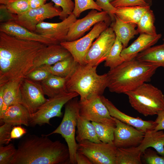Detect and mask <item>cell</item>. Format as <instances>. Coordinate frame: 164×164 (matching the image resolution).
<instances>
[{"label":"cell","instance_id":"cell-1","mask_svg":"<svg viewBox=\"0 0 164 164\" xmlns=\"http://www.w3.org/2000/svg\"><path fill=\"white\" fill-rule=\"evenodd\" d=\"M47 46L39 42L17 39L0 32V86L25 78L38 52Z\"/></svg>","mask_w":164,"mask_h":164},{"label":"cell","instance_id":"cell-2","mask_svg":"<svg viewBox=\"0 0 164 164\" xmlns=\"http://www.w3.org/2000/svg\"><path fill=\"white\" fill-rule=\"evenodd\" d=\"M16 149L10 164H70L67 146L45 135L26 134L19 140Z\"/></svg>","mask_w":164,"mask_h":164},{"label":"cell","instance_id":"cell-3","mask_svg":"<svg viewBox=\"0 0 164 164\" xmlns=\"http://www.w3.org/2000/svg\"><path fill=\"white\" fill-rule=\"evenodd\" d=\"M159 67L135 58L125 61L107 73V87L111 92L125 94L150 81Z\"/></svg>","mask_w":164,"mask_h":164},{"label":"cell","instance_id":"cell-4","mask_svg":"<svg viewBox=\"0 0 164 164\" xmlns=\"http://www.w3.org/2000/svg\"><path fill=\"white\" fill-rule=\"evenodd\" d=\"M97 67L78 64L73 73L67 77L66 92L77 93L80 96V101L102 95L108 87V75L107 73L98 74Z\"/></svg>","mask_w":164,"mask_h":164},{"label":"cell","instance_id":"cell-5","mask_svg":"<svg viewBox=\"0 0 164 164\" xmlns=\"http://www.w3.org/2000/svg\"><path fill=\"white\" fill-rule=\"evenodd\" d=\"M125 94L131 106L145 116L157 114L164 110V95L160 89L151 84L145 83Z\"/></svg>","mask_w":164,"mask_h":164},{"label":"cell","instance_id":"cell-6","mask_svg":"<svg viewBox=\"0 0 164 164\" xmlns=\"http://www.w3.org/2000/svg\"><path fill=\"white\" fill-rule=\"evenodd\" d=\"M79 111V101L77 97L68 101L65 105L64 113L60 125L48 135L58 134L64 138L68 147L70 155V164H76V154L78 143L75 138L76 128L77 125V116Z\"/></svg>","mask_w":164,"mask_h":164},{"label":"cell","instance_id":"cell-7","mask_svg":"<svg viewBox=\"0 0 164 164\" xmlns=\"http://www.w3.org/2000/svg\"><path fill=\"white\" fill-rule=\"evenodd\" d=\"M79 95L76 92H65L49 98L35 113L30 114L29 126L50 125V119L55 117H61L63 106L69 101Z\"/></svg>","mask_w":164,"mask_h":164},{"label":"cell","instance_id":"cell-8","mask_svg":"<svg viewBox=\"0 0 164 164\" xmlns=\"http://www.w3.org/2000/svg\"><path fill=\"white\" fill-rule=\"evenodd\" d=\"M110 25V23L104 21L99 22L94 26L91 30L83 37L75 41H63L60 44L70 53L79 64L85 65L86 54L94 40Z\"/></svg>","mask_w":164,"mask_h":164},{"label":"cell","instance_id":"cell-9","mask_svg":"<svg viewBox=\"0 0 164 164\" xmlns=\"http://www.w3.org/2000/svg\"><path fill=\"white\" fill-rule=\"evenodd\" d=\"M117 148L113 142L97 143L86 140L78 143L77 150L92 164H115Z\"/></svg>","mask_w":164,"mask_h":164},{"label":"cell","instance_id":"cell-10","mask_svg":"<svg viewBox=\"0 0 164 164\" xmlns=\"http://www.w3.org/2000/svg\"><path fill=\"white\" fill-rule=\"evenodd\" d=\"M101 96H94L84 100L79 101V114L91 122L115 126L114 118L101 100Z\"/></svg>","mask_w":164,"mask_h":164},{"label":"cell","instance_id":"cell-11","mask_svg":"<svg viewBox=\"0 0 164 164\" xmlns=\"http://www.w3.org/2000/svg\"><path fill=\"white\" fill-rule=\"evenodd\" d=\"M116 36L112 28L108 27L93 42L86 56V64L97 67L106 59Z\"/></svg>","mask_w":164,"mask_h":164},{"label":"cell","instance_id":"cell-12","mask_svg":"<svg viewBox=\"0 0 164 164\" xmlns=\"http://www.w3.org/2000/svg\"><path fill=\"white\" fill-rule=\"evenodd\" d=\"M62 9L56 7L52 2L37 8L30 9L25 13L17 15L15 22L32 32H35L36 26L46 19L59 16Z\"/></svg>","mask_w":164,"mask_h":164},{"label":"cell","instance_id":"cell-13","mask_svg":"<svg viewBox=\"0 0 164 164\" xmlns=\"http://www.w3.org/2000/svg\"><path fill=\"white\" fill-rule=\"evenodd\" d=\"M104 21L111 24L110 17L107 12L92 9L84 17L76 19L71 25L67 33L66 41H72L81 38L93 26Z\"/></svg>","mask_w":164,"mask_h":164},{"label":"cell","instance_id":"cell-14","mask_svg":"<svg viewBox=\"0 0 164 164\" xmlns=\"http://www.w3.org/2000/svg\"><path fill=\"white\" fill-rule=\"evenodd\" d=\"M22 104L30 114L35 113L47 100L40 83L24 78L21 85Z\"/></svg>","mask_w":164,"mask_h":164},{"label":"cell","instance_id":"cell-15","mask_svg":"<svg viewBox=\"0 0 164 164\" xmlns=\"http://www.w3.org/2000/svg\"><path fill=\"white\" fill-rule=\"evenodd\" d=\"M77 18L71 13L67 18L59 23L43 22L36 26L35 32L49 39L56 44L66 41L69 28Z\"/></svg>","mask_w":164,"mask_h":164},{"label":"cell","instance_id":"cell-16","mask_svg":"<svg viewBox=\"0 0 164 164\" xmlns=\"http://www.w3.org/2000/svg\"><path fill=\"white\" fill-rule=\"evenodd\" d=\"M114 118V117H113ZM115 122L113 142L117 148H128L138 146L145 133L114 118Z\"/></svg>","mask_w":164,"mask_h":164},{"label":"cell","instance_id":"cell-17","mask_svg":"<svg viewBox=\"0 0 164 164\" xmlns=\"http://www.w3.org/2000/svg\"><path fill=\"white\" fill-rule=\"evenodd\" d=\"M72 56L70 53L60 44L46 46L37 53L33 66L28 73L41 66L52 65Z\"/></svg>","mask_w":164,"mask_h":164},{"label":"cell","instance_id":"cell-18","mask_svg":"<svg viewBox=\"0 0 164 164\" xmlns=\"http://www.w3.org/2000/svg\"><path fill=\"white\" fill-rule=\"evenodd\" d=\"M0 32L18 39L38 42L47 46L57 44L49 39L31 31L14 21L1 23Z\"/></svg>","mask_w":164,"mask_h":164},{"label":"cell","instance_id":"cell-19","mask_svg":"<svg viewBox=\"0 0 164 164\" xmlns=\"http://www.w3.org/2000/svg\"><path fill=\"white\" fill-rule=\"evenodd\" d=\"M101 97L107 108L111 116L121 121L144 133L149 129H154L156 126V124L155 121H145L138 117L135 118L129 116L120 111L111 101L104 96L102 95Z\"/></svg>","mask_w":164,"mask_h":164},{"label":"cell","instance_id":"cell-20","mask_svg":"<svg viewBox=\"0 0 164 164\" xmlns=\"http://www.w3.org/2000/svg\"><path fill=\"white\" fill-rule=\"evenodd\" d=\"M161 37V34L151 36L140 33L129 46L123 49L121 56L125 61L132 60L135 58L139 53L155 44Z\"/></svg>","mask_w":164,"mask_h":164},{"label":"cell","instance_id":"cell-21","mask_svg":"<svg viewBox=\"0 0 164 164\" xmlns=\"http://www.w3.org/2000/svg\"><path fill=\"white\" fill-rule=\"evenodd\" d=\"M30 114L22 104L9 106L0 116V122L10 124L13 126L23 125L29 126Z\"/></svg>","mask_w":164,"mask_h":164},{"label":"cell","instance_id":"cell-22","mask_svg":"<svg viewBox=\"0 0 164 164\" xmlns=\"http://www.w3.org/2000/svg\"><path fill=\"white\" fill-rule=\"evenodd\" d=\"M116 37L122 43L123 49L127 47L131 39L138 34L135 28L136 24L123 21L115 16V21L111 24Z\"/></svg>","mask_w":164,"mask_h":164},{"label":"cell","instance_id":"cell-23","mask_svg":"<svg viewBox=\"0 0 164 164\" xmlns=\"http://www.w3.org/2000/svg\"><path fill=\"white\" fill-rule=\"evenodd\" d=\"M23 79L19 78L13 80L4 85V106L0 116L9 106L18 104H22L21 87Z\"/></svg>","mask_w":164,"mask_h":164},{"label":"cell","instance_id":"cell-24","mask_svg":"<svg viewBox=\"0 0 164 164\" xmlns=\"http://www.w3.org/2000/svg\"><path fill=\"white\" fill-rule=\"evenodd\" d=\"M138 146L143 153L147 149L152 147L158 153L164 156V132L162 130L156 131L154 129L147 130Z\"/></svg>","mask_w":164,"mask_h":164},{"label":"cell","instance_id":"cell-25","mask_svg":"<svg viewBox=\"0 0 164 164\" xmlns=\"http://www.w3.org/2000/svg\"><path fill=\"white\" fill-rule=\"evenodd\" d=\"M77 128L75 138L78 143L86 140L97 143L102 142L98 139L95 127L92 122L81 116L79 111L77 116Z\"/></svg>","mask_w":164,"mask_h":164},{"label":"cell","instance_id":"cell-26","mask_svg":"<svg viewBox=\"0 0 164 164\" xmlns=\"http://www.w3.org/2000/svg\"><path fill=\"white\" fill-rule=\"evenodd\" d=\"M78 64L72 56L52 65H43L39 67L52 75L67 78L73 73Z\"/></svg>","mask_w":164,"mask_h":164},{"label":"cell","instance_id":"cell-27","mask_svg":"<svg viewBox=\"0 0 164 164\" xmlns=\"http://www.w3.org/2000/svg\"><path fill=\"white\" fill-rule=\"evenodd\" d=\"M142 62L155 64L164 68V42L151 46L139 53L135 57Z\"/></svg>","mask_w":164,"mask_h":164},{"label":"cell","instance_id":"cell-28","mask_svg":"<svg viewBox=\"0 0 164 164\" xmlns=\"http://www.w3.org/2000/svg\"><path fill=\"white\" fill-rule=\"evenodd\" d=\"M116 8L115 15L124 22L137 24L140 18L150 6H124Z\"/></svg>","mask_w":164,"mask_h":164},{"label":"cell","instance_id":"cell-29","mask_svg":"<svg viewBox=\"0 0 164 164\" xmlns=\"http://www.w3.org/2000/svg\"><path fill=\"white\" fill-rule=\"evenodd\" d=\"M67 79L66 77L51 74L40 83L44 94L50 98L66 92V83Z\"/></svg>","mask_w":164,"mask_h":164},{"label":"cell","instance_id":"cell-30","mask_svg":"<svg viewBox=\"0 0 164 164\" xmlns=\"http://www.w3.org/2000/svg\"><path fill=\"white\" fill-rule=\"evenodd\" d=\"M142 152L138 146L117 148L115 164H141Z\"/></svg>","mask_w":164,"mask_h":164},{"label":"cell","instance_id":"cell-31","mask_svg":"<svg viewBox=\"0 0 164 164\" xmlns=\"http://www.w3.org/2000/svg\"><path fill=\"white\" fill-rule=\"evenodd\" d=\"M155 20L153 11L150 9L143 14L137 24L136 29L138 33L157 35L158 34L154 25Z\"/></svg>","mask_w":164,"mask_h":164},{"label":"cell","instance_id":"cell-32","mask_svg":"<svg viewBox=\"0 0 164 164\" xmlns=\"http://www.w3.org/2000/svg\"><path fill=\"white\" fill-rule=\"evenodd\" d=\"M123 49L122 43L116 37L115 42L105 61L104 66L112 69L124 62V60L121 56Z\"/></svg>","mask_w":164,"mask_h":164},{"label":"cell","instance_id":"cell-33","mask_svg":"<svg viewBox=\"0 0 164 164\" xmlns=\"http://www.w3.org/2000/svg\"><path fill=\"white\" fill-rule=\"evenodd\" d=\"M92 122L95 127L97 136L101 142L104 143L113 142L115 126L101 123Z\"/></svg>","mask_w":164,"mask_h":164},{"label":"cell","instance_id":"cell-34","mask_svg":"<svg viewBox=\"0 0 164 164\" xmlns=\"http://www.w3.org/2000/svg\"><path fill=\"white\" fill-rule=\"evenodd\" d=\"M88 9L101 11L102 9L94 0H74V7L72 13L77 17H79L83 12Z\"/></svg>","mask_w":164,"mask_h":164},{"label":"cell","instance_id":"cell-35","mask_svg":"<svg viewBox=\"0 0 164 164\" xmlns=\"http://www.w3.org/2000/svg\"><path fill=\"white\" fill-rule=\"evenodd\" d=\"M55 6L62 8L59 19L63 21L72 13L74 7V3L72 0H51Z\"/></svg>","mask_w":164,"mask_h":164},{"label":"cell","instance_id":"cell-36","mask_svg":"<svg viewBox=\"0 0 164 164\" xmlns=\"http://www.w3.org/2000/svg\"><path fill=\"white\" fill-rule=\"evenodd\" d=\"M0 145V164H10L15 154L17 149L12 143Z\"/></svg>","mask_w":164,"mask_h":164},{"label":"cell","instance_id":"cell-37","mask_svg":"<svg viewBox=\"0 0 164 164\" xmlns=\"http://www.w3.org/2000/svg\"><path fill=\"white\" fill-rule=\"evenodd\" d=\"M6 5L10 12L17 15H22L30 9L28 0H17Z\"/></svg>","mask_w":164,"mask_h":164},{"label":"cell","instance_id":"cell-38","mask_svg":"<svg viewBox=\"0 0 164 164\" xmlns=\"http://www.w3.org/2000/svg\"><path fill=\"white\" fill-rule=\"evenodd\" d=\"M51 75L48 71L39 67L28 73L25 78L35 82L40 83Z\"/></svg>","mask_w":164,"mask_h":164},{"label":"cell","instance_id":"cell-39","mask_svg":"<svg viewBox=\"0 0 164 164\" xmlns=\"http://www.w3.org/2000/svg\"><path fill=\"white\" fill-rule=\"evenodd\" d=\"M143 158L148 164H164V156H159L157 152L150 149H147L142 153Z\"/></svg>","mask_w":164,"mask_h":164},{"label":"cell","instance_id":"cell-40","mask_svg":"<svg viewBox=\"0 0 164 164\" xmlns=\"http://www.w3.org/2000/svg\"><path fill=\"white\" fill-rule=\"evenodd\" d=\"M111 4L115 8L135 6H150L145 0H113L111 2Z\"/></svg>","mask_w":164,"mask_h":164},{"label":"cell","instance_id":"cell-41","mask_svg":"<svg viewBox=\"0 0 164 164\" xmlns=\"http://www.w3.org/2000/svg\"><path fill=\"white\" fill-rule=\"evenodd\" d=\"M113 0H96L95 2L103 11L108 12L111 17V23L115 20V13L116 8L111 4Z\"/></svg>","mask_w":164,"mask_h":164},{"label":"cell","instance_id":"cell-42","mask_svg":"<svg viewBox=\"0 0 164 164\" xmlns=\"http://www.w3.org/2000/svg\"><path fill=\"white\" fill-rule=\"evenodd\" d=\"M12 125L4 123L0 126V145H7L9 143L10 134L13 128Z\"/></svg>","mask_w":164,"mask_h":164},{"label":"cell","instance_id":"cell-43","mask_svg":"<svg viewBox=\"0 0 164 164\" xmlns=\"http://www.w3.org/2000/svg\"><path fill=\"white\" fill-rule=\"evenodd\" d=\"M16 15L10 12L6 5L1 4L0 6V22L1 23L15 21Z\"/></svg>","mask_w":164,"mask_h":164},{"label":"cell","instance_id":"cell-44","mask_svg":"<svg viewBox=\"0 0 164 164\" xmlns=\"http://www.w3.org/2000/svg\"><path fill=\"white\" fill-rule=\"evenodd\" d=\"M26 130L21 126H17L13 127L10 134V140L18 139L26 134Z\"/></svg>","mask_w":164,"mask_h":164},{"label":"cell","instance_id":"cell-45","mask_svg":"<svg viewBox=\"0 0 164 164\" xmlns=\"http://www.w3.org/2000/svg\"><path fill=\"white\" fill-rule=\"evenodd\" d=\"M157 115L155 121L156 125L154 129L156 131L164 130V110L159 111Z\"/></svg>","mask_w":164,"mask_h":164},{"label":"cell","instance_id":"cell-46","mask_svg":"<svg viewBox=\"0 0 164 164\" xmlns=\"http://www.w3.org/2000/svg\"><path fill=\"white\" fill-rule=\"evenodd\" d=\"M76 160L77 164H92L87 156L78 150L76 153Z\"/></svg>","mask_w":164,"mask_h":164},{"label":"cell","instance_id":"cell-47","mask_svg":"<svg viewBox=\"0 0 164 164\" xmlns=\"http://www.w3.org/2000/svg\"><path fill=\"white\" fill-rule=\"evenodd\" d=\"M48 0H28L30 9H35L40 7L46 3Z\"/></svg>","mask_w":164,"mask_h":164},{"label":"cell","instance_id":"cell-48","mask_svg":"<svg viewBox=\"0 0 164 164\" xmlns=\"http://www.w3.org/2000/svg\"><path fill=\"white\" fill-rule=\"evenodd\" d=\"M4 85L0 86V114L2 111L4 106Z\"/></svg>","mask_w":164,"mask_h":164},{"label":"cell","instance_id":"cell-49","mask_svg":"<svg viewBox=\"0 0 164 164\" xmlns=\"http://www.w3.org/2000/svg\"><path fill=\"white\" fill-rule=\"evenodd\" d=\"M16 0H0V3L1 4L6 5Z\"/></svg>","mask_w":164,"mask_h":164},{"label":"cell","instance_id":"cell-50","mask_svg":"<svg viewBox=\"0 0 164 164\" xmlns=\"http://www.w3.org/2000/svg\"><path fill=\"white\" fill-rule=\"evenodd\" d=\"M146 2L148 3L150 6L152 4V0H145Z\"/></svg>","mask_w":164,"mask_h":164},{"label":"cell","instance_id":"cell-51","mask_svg":"<svg viewBox=\"0 0 164 164\" xmlns=\"http://www.w3.org/2000/svg\"><path fill=\"white\" fill-rule=\"evenodd\" d=\"M163 41H164V38L163 39Z\"/></svg>","mask_w":164,"mask_h":164}]
</instances>
